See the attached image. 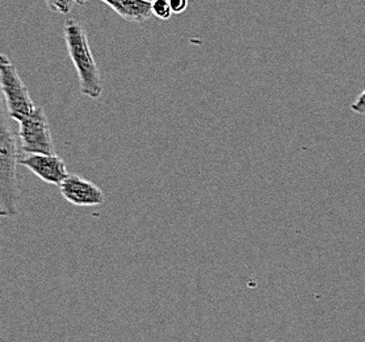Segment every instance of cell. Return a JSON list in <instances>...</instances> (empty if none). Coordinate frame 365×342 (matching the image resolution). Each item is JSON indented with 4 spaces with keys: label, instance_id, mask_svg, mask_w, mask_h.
I'll list each match as a JSON object with an SVG mask.
<instances>
[{
    "label": "cell",
    "instance_id": "1",
    "mask_svg": "<svg viewBox=\"0 0 365 342\" xmlns=\"http://www.w3.org/2000/svg\"><path fill=\"white\" fill-rule=\"evenodd\" d=\"M7 116V111L3 109L0 128V215L16 217L20 201L17 166L21 159V146L19 134L9 126Z\"/></svg>",
    "mask_w": 365,
    "mask_h": 342
},
{
    "label": "cell",
    "instance_id": "2",
    "mask_svg": "<svg viewBox=\"0 0 365 342\" xmlns=\"http://www.w3.org/2000/svg\"><path fill=\"white\" fill-rule=\"evenodd\" d=\"M63 36L68 56L78 73L81 91L87 98L100 99L103 95V82L83 26L76 20L68 19L63 26Z\"/></svg>",
    "mask_w": 365,
    "mask_h": 342
},
{
    "label": "cell",
    "instance_id": "3",
    "mask_svg": "<svg viewBox=\"0 0 365 342\" xmlns=\"http://www.w3.org/2000/svg\"><path fill=\"white\" fill-rule=\"evenodd\" d=\"M0 84L9 119L17 123L32 115L36 106L29 95L28 87L19 76L16 67L6 56H0Z\"/></svg>",
    "mask_w": 365,
    "mask_h": 342
},
{
    "label": "cell",
    "instance_id": "4",
    "mask_svg": "<svg viewBox=\"0 0 365 342\" xmlns=\"http://www.w3.org/2000/svg\"><path fill=\"white\" fill-rule=\"evenodd\" d=\"M20 146L24 154H56L49 120L41 107L19 123Z\"/></svg>",
    "mask_w": 365,
    "mask_h": 342
},
{
    "label": "cell",
    "instance_id": "5",
    "mask_svg": "<svg viewBox=\"0 0 365 342\" xmlns=\"http://www.w3.org/2000/svg\"><path fill=\"white\" fill-rule=\"evenodd\" d=\"M61 195L76 207H96L106 201V195L98 184L76 174H70L59 186Z\"/></svg>",
    "mask_w": 365,
    "mask_h": 342
},
{
    "label": "cell",
    "instance_id": "6",
    "mask_svg": "<svg viewBox=\"0 0 365 342\" xmlns=\"http://www.w3.org/2000/svg\"><path fill=\"white\" fill-rule=\"evenodd\" d=\"M20 165L26 167L45 183L58 187L70 176L65 161L57 154H24L21 156Z\"/></svg>",
    "mask_w": 365,
    "mask_h": 342
},
{
    "label": "cell",
    "instance_id": "7",
    "mask_svg": "<svg viewBox=\"0 0 365 342\" xmlns=\"http://www.w3.org/2000/svg\"><path fill=\"white\" fill-rule=\"evenodd\" d=\"M104 3L130 23H145L154 16L150 0H106Z\"/></svg>",
    "mask_w": 365,
    "mask_h": 342
},
{
    "label": "cell",
    "instance_id": "8",
    "mask_svg": "<svg viewBox=\"0 0 365 342\" xmlns=\"http://www.w3.org/2000/svg\"><path fill=\"white\" fill-rule=\"evenodd\" d=\"M151 9L153 15L160 20H170L174 15L168 0H151Z\"/></svg>",
    "mask_w": 365,
    "mask_h": 342
},
{
    "label": "cell",
    "instance_id": "9",
    "mask_svg": "<svg viewBox=\"0 0 365 342\" xmlns=\"http://www.w3.org/2000/svg\"><path fill=\"white\" fill-rule=\"evenodd\" d=\"M45 1L51 12H56L59 15H68L76 4L75 0H45Z\"/></svg>",
    "mask_w": 365,
    "mask_h": 342
},
{
    "label": "cell",
    "instance_id": "10",
    "mask_svg": "<svg viewBox=\"0 0 365 342\" xmlns=\"http://www.w3.org/2000/svg\"><path fill=\"white\" fill-rule=\"evenodd\" d=\"M170 6L173 9L174 15H180L185 9H188V1L190 0H168Z\"/></svg>",
    "mask_w": 365,
    "mask_h": 342
},
{
    "label": "cell",
    "instance_id": "11",
    "mask_svg": "<svg viewBox=\"0 0 365 342\" xmlns=\"http://www.w3.org/2000/svg\"><path fill=\"white\" fill-rule=\"evenodd\" d=\"M351 109H352L355 114L365 115V90L361 92L360 96H357L356 101L351 104Z\"/></svg>",
    "mask_w": 365,
    "mask_h": 342
},
{
    "label": "cell",
    "instance_id": "12",
    "mask_svg": "<svg viewBox=\"0 0 365 342\" xmlns=\"http://www.w3.org/2000/svg\"><path fill=\"white\" fill-rule=\"evenodd\" d=\"M75 1H76V4H78V6H84V4H86L87 1H90V0H75ZM100 1H103V3H104L106 0H100Z\"/></svg>",
    "mask_w": 365,
    "mask_h": 342
}]
</instances>
